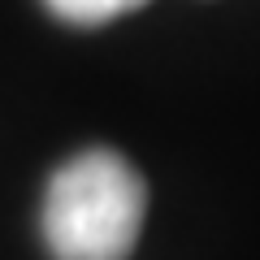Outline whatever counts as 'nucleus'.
Wrapping results in <instances>:
<instances>
[{
	"instance_id": "nucleus-1",
	"label": "nucleus",
	"mask_w": 260,
	"mask_h": 260,
	"mask_svg": "<svg viewBox=\"0 0 260 260\" xmlns=\"http://www.w3.org/2000/svg\"><path fill=\"white\" fill-rule=\"evenodd\" d=\"M143 213L139 169L113 148H87L48 178L39 230L52 260H130Z\"/></svg>"
},
{
	"instance_id": "nucleus-2",
	"label": "nucleus",
	"mask_w": 260,
	"mask_h": 260,
	"mask_svg": "<svg viewBox=\"0 0 260 260\" xmlns=\"http://www.w3.org/2000/svg\"><path fill=\"white\" fill-rule=\"evenodd\" d=\"M48 13H56L70 26H104V22L121 18V13L139 9L143 0H44Z\"/></svg>"
}]
</instances>
